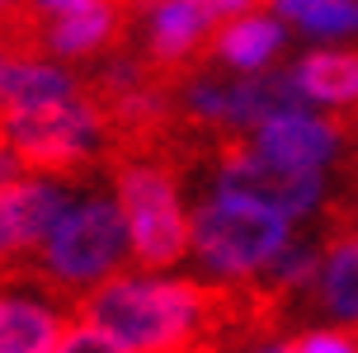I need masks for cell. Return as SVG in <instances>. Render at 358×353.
I'll list each match as a JSON object with an SVG mask.
<instances>
[{
  "label": "cell",
  "instance_id": "8fae6325",
  "mask_svg": "<svg viewBox=\"0 0 358 353\" xmlns=\"http://www.w3.org/2000/svg\"><path fill=\"white\" fill-rule=\"evenodd\" d=\"M287 29L278 15H264V10H245V15L222 19L213 48V66H227L236 75H255V71H268V62L283 52Z\"/></svg>",
  "mask_w": 358,
  "mask_h": 353
},
{
  "label": "cell",
  "instance_id": "6da1fadb",
  "mask_svg": "<svg viewBox=\"0 0 358 353\" xmlns=\"http://www.w3.org/2000/svg\"><path fill=\"white\" fill-rule=\"evenodd\" d=\"M127 254H132V240H127V217L118 198L76 194L71 208L52 222L48 240L38 245L24 282H15V287H38L48 297L80 301L90 287L123 273Z\"/></svg>",
  "mask_w": 358,
  "mask_h": 353
},
{
  "label": "cell",
  "instance_id": "603a6c76",
  "mask_svg": "<svg viewBox=\"0 0 358 353\" xmlns=\"http://www.w3.org/2000/svg\"><path fill=\"white\" fill-rule=\"evenodd\" d=\"M10 57H15V48H5V43H0V71H5V62H10Z\"/></svg>",
  "mask_w": 358,
  "mask_h": 353
},
{
  "label": "cell",
  "instance_id": "8992f818",
  "mask_svg": "<svg viewBox=\"0 0 358 353\" xmlns=\"http://www.w3.org/2000/svg\"><path fill=\"white\" fill-rule=\"evenodd\" d=\"M213 194H231L245 203L278 212V217H306L321 212L325 194V170H297L283 160H268L264 151H255L250 137H222L213 151Z\"/></svg>",
  "mask_w": 358,
  "mask_h": 353
},
{
  "label": "cell",
  "instance_id": "7402d4cb",
  "mask_svg": "<svg viewBox=\"0 0 358 353\" xmlns=\"http://www.w3.org/2000/svg\"><path fill=\"white\" fill-rule=\"evenodd\" d=\"M19 5H24V0H0V19H5V15H15Z\"/></svg>",
  "mask_w": 358,
  "mask_h": 353
},
{
  "label": "cell",
  "instance_id": "e0dca14e",
  "mask_svg": "<svg viewBox=\"0 0 358 353\" xmlns=\"http://www.w3.org/2000/svg\"><path fill=\"white\" fill-rule=\"evenodd\" d=\"M292 353H358V330H330V325L302 330L292 339Z\"/></svg>",
  "mask_w": 358,
  "mask_h": 353
},
{
  "label": "cell",
  "instance_id": "5b68a950",
  "mask_svg": "<svg viewBox=\"0 0 358 353\" xmlns=\"http://www.w3.org/2000/svg\"><path fill=\"white\" fill-rule=\"evenodd\" d=\"M34 52L66 66H90L104 52L132 43L137 0H29L24 5Z\"/></svg>",
  "mask_w": 358,
  "mask_h": 353
},
{
  "label": "cell",
  "instance_id": "9c48e42d",
  "mask_svg": "<svg viewBox=\"0 0 358 353\" xmlns=\"http://www.w3.org/2000/svg\"><path fill=\"white\" fill-rule=\"evenodd\" d=\"M250 146L264 151L268 160H283V165H297V170H330L340 165L344 151H349V137H344L340 118L325 123V118H311V113H283V118H268L250 132Z\"/></svg>",
  "mask_w": 358,
  "mask_h": 353
},
{
  "label": "cell",
  "instance_id": "30bf717a",
  "mask_svg": "<svg viewBox=\"0 0 358 353\" xmlns=\"http://www.w3.org/2000/svg\"><path fill=\"white\" fill-rule=\"evenodd\" d=\"M80 94V71L43 52H15L0 71V118L34 113Z\"/></svg>",
  "mask_w": 358,
  "mask_h": 353
},
{
  "label": "cell",
  "instance_id": "ba28073f",
  "mask_svg": "<svg viewBox=\"0 0 358 353\" xmlns=\"http://www.w3.org/2000/svg\"><path fill=\"white\" fill-rule=\"evenodd\" d=\"M222 10L213 0H137V48L156 57L165 71L184 75L189 66L208 62L217 29H222Z\"/></svg>",
  "mask_w": 358,
  "mask_h": 353
},
{
  "label": "cell",
  "instance_id": "277c9868",
  "mask_svg": "<svg viewBox=\"0 0 358 353\" xmlns=\"http://www.w3.org/2000/svg\"><path fill=\"white\" fill-rule=\"evenodd\" d=\"M292 240V222L231 194H213L189 212V245L217 278H259Z\"/></svg>",
  "mask_w": 358,
  "mask_h": 353
},
{
  "label": "cell",
  "instance_id": "3957f363",
  "mask_svg": "<svg viewBox=\"0 0 358 353\" xmlns=\"http://www.w3.org/2000/svg\"><path fill=\"white\" fill-rule=\"evenodd\" d=\"M108 184L113 198L127 217V240H132V259L137 268H161L179 264L189 254V212H184V175L165 160L151 156H127L108 165Z\"/></svg>",
  "mask_w": 358,
  "mask_h": 353
},
{
  "label": "cell",
  "instance_id": "ac0fdd59",
  "mask_svg": "<svg viewBox=\"0 0 358 353\" xmlns=\"http://www.w3.org/2000/svg\"><path fill=\"white\" fill-rule=\"evenodd\" d=\"M19 175H24V165H19L15 146L5 141V132H0V189H10V184H15Z\"/></svg>",
  "mask_w": 358,
  "mask_h": 353
},
{
  "label": "cell",
  "instance_id": "ffe728a7",
  "mask_svg": "<svg viewBox=\"0 0 358 353\" xmlns=\"http://www.w3.org/2000/svg\"><path fill=\"white\" fill-rule=\"evenodd\" d=\"M213 5L231 19V15H245V10H259V5H268V0H213Z\"/></svg>",
  "mask_w": 358,
  "mask_h": 353
},
{
  "label": "cell",
  "instance_id": "7c38bea8",
  "mask_svg": "<svg viewBox=\"0 0 358 353\" xmlns=\"http://www.w3.org/2000/svg\"><path fill=\"white\" fill-rule=\"evenodd\" d=\"M66 330L48 292L38 287H5L0 292V353H52Z\"/></svg>",
  "mask_w": 358,
  "mask_h": 353
},
{
  "label": "cell",
  "instance_id": "5bb4252c",
  "mask_svg": "<svg viewBox=\"0 0 358 353\" xmlns=\"http://www.w3.org/2000/svg\"><path fill=\"white\" fill-rule=\"evenodd\" d=\"M311 311L358 330V236L325 240V264L311 287Z\"/></svg>",
  "mask_w": 358,
  "mask_h": 353
},
{
  "label": "cell",
  "instance_id": "9a60e30c",
  "mask_svg": "<svg viewBox=\"0 0 358 353\" xmlns=\"http://www.w3.org/2000/svg\"><path fill=\"white\" fill-rule=\"evenodd\" d=\"M311 99L302 85L292 80V71H255V75H236V118L241 132L250 137L259 123L283 118V113H306Z\"/></svg>",
  "mask_w": 358,
  "mask_h": 353
},
{
  "label": "cell",
  "instance_id": "44dd1931",
  "mask_svg": "<svg viewBox=\"0 0 358 353\" xmlns=\"http://www.w3.org/2000/svg\"><path fill=\"white\" fill-rule=\"evenodd\" d=\"M245 353H292V344H255V349Z\"/></svg>",
  "mask_w": 358,
  "mask_h": 353
},
{
  "label": "cell",
  "instance_id": "2e32d148",
  "mask_svg": "<svg viewBox=\"0 0 358 353\" xmlns=\"http://www.w3.org/2000/svg\"><path fill=\"white\" fill-rule=\"evenodd\" d=\"M52 353H127V349L113 335H104L99 325H90V320L76 316V320H66V330H62Z\"/></svg>",
  "mask_w": 358,
  "mask_h": 353
},
{
  "label": "cell",
  "instance_id": "7a4b0ae2",
  "mask_svg": "<svg viewBox=\"0 0 358 353\" xmlns=\"http://www.w3.org/2000/svg\"><path fill=\"white\" fill-rule=\"evenodd\" d=\"M0 132L15 146L19 165L34 175H57L85 189L108 175V123L85 89L62 104L0 118Z\"/></svg>",
  "mask_w": 358,
  "mask_h": 353
},
{
  "label": "cell",
  "instance_id": "d6986e66",
  "mask_svg": "<svg viewBox=\"0 0 358 353\" xmlns=\"http://www.w3.org/2000/svg\"><path fill=\"white\" fill-rule=\"evenodd\" d=\"M340 127H344V137H349L344 160H358V113H340Z\"/></svg>",
  "mask_w": 358,
  "mask_h": 353
},
{
  "label": "cell",
  "instance_id": "52a82bcc",
  "mask_svg": "<svg viewBox=\"0 0 358 353\" xmlns=\"http://www.w3.org/2000/svg\"><path fill=\"white\" fill-rule=\"evenodd\" d=\"M85 184L34 175V170H24L10 189H0V278H5V287L24 282L38 245L48 240L52 222L71 208V198Z\"/></svg>",
  "mask_w": 358,
  "mask_h": 353
},
{
  "label": "cell",
  "instance_id": "4fadbf2b",
  "mask_svg": "<svg viewBox=\"0 0 358 353\" xmlns=\"http://www.w3.org/2000/svg\"><path fill=\"white\" fill-rule=\"evenodd\" d=\"M292 80L302 85L311 104H325L335 113H358V52L316 48L292 66Z\"/></svg>",
  "mask_w": 358,
  "mask_h": 353
}]
</instances>
